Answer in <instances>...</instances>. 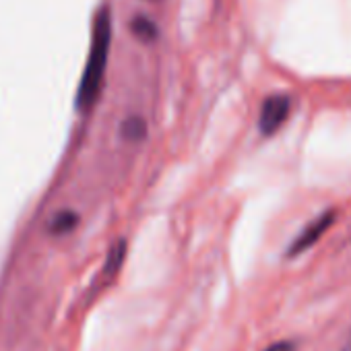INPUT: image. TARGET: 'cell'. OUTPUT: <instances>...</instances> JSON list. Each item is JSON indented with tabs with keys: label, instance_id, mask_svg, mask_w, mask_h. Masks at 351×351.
Listing matches in <instances>:
<instances>
[{
	"label": "cell",
	"instance_id": "6da1fadb",
	"mask_svg": "<svg viewBox=\"0 0 351 351\" xmlns=\"http://www.w3.org/2000/svg\"><path fill=\"white\" fill-rule=\"evenodd\" d=\"M110 44H112V15L104 7L95 15L91 48H89L85 71H83V77H81V83H79V91H77V97H75V106L81 112L91 110L95 106L97 97H99L106 66H108V56H110Z\"/></svg>",
	"mask_w": 351,
	"mask_h": 351
},
{
	"label": "cell",
	"instance_id": "7a4b0ae2",
	"mask_svg": "<svg viewBox=\"0 0 351 351\" xmlns=\"http://www.w3.org/2000/svg\"><path fill=\"white\" fill-rule=\"evenodd\" d=\"M291 114V97L285 93H273L265 97L258 114V130L265 136H273Z\"/></svg>",
	"mask_w": 351,
	"mask_h": 351
},
{
	"label": "cell",
	"instance_id": "3957f363",
	"mask_svg": "<svg viewBox=\"0 0 351 351\" xmlns=\"http://www.w3.org/2000/svg\"><path fill=\"white\" fill-rule=\"evenodd\" d=\"M335 223V211H324L322 215H318L316 219H312L300 234L298 238L291 242L289 250H287V256H298L306 250H310L322 236L324 232Z\"/></svg>",
	"mask_w": 351,
	"mask_h": 351
},
{
	"label": "cell",
	"instance_id": "277c9868",
	"mask_svg": "<svg viewBox=\"0 0 351 351\" xmlns=\"http://www.w3.org/2000/svg\"><path fill=\"white\" fill-rule=\"evenodd\" d=\"M79 223V215L73 213V211H60L52 217L50 221V232L60 236V234H69L75 230V226Z\"/></svg>",
	"mask_w": 351,
	"mask_h": 351
},
{
	"label": "cell",
	"instance_id": "5b68a950",
	"mask_svg": "<svg viewBox=\"0 0 351 351\" xmlns=\"http://www.w3.org/2000/svg\"><path fill=\"white\" fill-rule=\"evenodd\" d=\"M124 256H126V242L124 240H118L112 246L110 254H108V261H106V267H104V275H114L122 267Z\"/></svg>",
	"mask_w": 351,
	"mask_h": 351
},
{
	"label": "cell",
	"instance_id": "8992f818",
	"mask_svg": "<svg viewBox=\"0 0 351 351\" xmlns=\"http://www.w3.org/2000/svg\"><path fill=\"white\" fill-rule=\"evenodd\" d=\"M132 34L138 40H143V42H153L157 38V27H155V23L151 19H147V17L141 15V17H136L132 21Z\"/></svg>",
	"mask_w": 351,
	"mask_h": 351
},
{
	"label": "cell",
	"instance_id": "52a82bcc",
	"mask_svg": "<svg viewBox=\"0 0 351 351\" xmlns=\"http://www.w3.org/2000/svg\"><path fill=\"white\" fill-rule=\"evenodd\" d=\"M145 132H147V124L141 118H128L122 124V134L128 141H141L145 136Z\"/></svg>",
	"mask_w": 351,
	"mask_h": 351
},
{
	"label": "cell",
	"instance_id": "ba28073f",
	"mask_svg": "<svg viewBox=\"0 0 351 351\" xmlns=\"http://www.w3.org/2000/svg\"><path fill=\"white\" fill-rule=\"evenodd\" d=\"M265 351H295V345L289 341H277V343L269 345Z\"/></svg>",
	"mask_w": 351,
	"mask_h": 351
}]
</instances>
